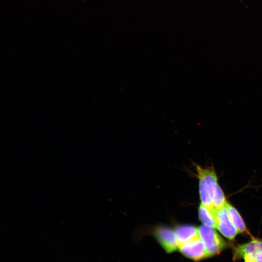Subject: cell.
<instances>
[{
	"instance_id": "6da1fadb",
	"label": "cell",
	"mask_w": 262,
	"mask_h": 262,
	"mask_svg": "<svg viewBox=\"0 0 262 262\" xmlns=\"http://www.w3.org/2000/svg\"><path fill=\"white\" fill-rule=\"evenodd\" d=\"M197 176L199 180V194L201 203L210 209L216 211L212 200L217 187V178L212 168H202L197 165Z\"/></svg>"
},
{
	"instance_id": "7a4b0ae2",
	"label": "cell",
	"mask_w": 262,
	"mask_h": 262,
	"mask_svg": "<svg viewBox=\"0 0 262 262\" xmlns=\"http://www.w3.org/2000/svg\"><path fill=\"white\" fill-rule=\"evenodd\" d=\"M198 229L199 237L203 242L209 257L219 254L229 247L228 243L213 228L203 225Z\"/></svg>"
},
{
	"instance_id": "3957f363",
	"label": "cell",
	"mask_w": 262,
	"mask_h": 262,
	"mask_svg": "<svg viewBox=\"0 0 262 262\" xmlns=\"http://www.w3.org/2000/svg\"><path fill=\"white\" fill-rule=\"evenodd\" d=\"M178 248L185 257L195 261L209 257L205 246L199 237L179 245Z\"/></svg>"
},
{
	"instance_id": "277c9868",
	"label": "cell",
	"mask_w": 262,
	"mask_h": 262,
	"mask_svg": "<svg viewBox=\"0 0 262 262\" xmlns=\"http://www.w3.org/2000/svg\"><path fill=\"white\" fill-rule=\"evenodd\" d=\"M154 235L166 252H174L178 248L175 232L171 229L164 226L157 227L154 229Z\"/></svg>"
},
{
	"instance_id": "5b68a950",
	"label": "cell",
	"mask_w": 262,
	"mask_h": 262,
	"mask_svg": "<svg viewBox=\"0 0 262 262\" xmlns=\"http://www.w3.org/2000/svg\"><path fill=\"white\" fill-rule=\"evenodd\" d=\"M217 228L220 232L226 238L233 241L239 233L229 216L225 205L216 211Z\"/></svg>"
},
{
	"instance_id": "8992f818",
	"label": "cell",
	"mask_w": 262,
	"mask_h": 262,
	"mask_svg": "<svg viewBox=\"0 0 262 262\" xmlns=\"http://www.w3.org/2000/svg\"><path fill=\"white\" fill-rule=\"evenodd\" d=\"M233 252L234 260L243 259L246 255L254 257L256 253H262V239L253 238L246 243L238 245L234 247Z\"/></svg>"
},
{
	"instance_id": "52a82bcc",
	"label": "cell",
	"mask_w": 262,
	"mask_h": 262,
	"mask_svg": "<svg viewBox=\"0 0 262 262\" xmlns=\"http://www.w3.org/2000/svg\"><path fill=\"white\" fill-rule=\"evenodd\" d=\"M175 232L179 245L199 237L198 229L191 225L179 226Z\"/></svg>"
},
{
	"instance_id": "ba28073f",
	"label": "cell",
	"mask_w": 262,
	"mask_h": 262,
	"mask_svg": "<svg viewBox=\"0 0 262 262\" xmlns=\"http://www.w3.org/2000/svg\"><path fill=\"white\" fill-rule=\"evenodd\" d=\"M216 211L212 210L202 203L198 209V216L203 225L213 229L217 228Z\"/></svg>"
},
{
	"instance_id": "9c48e42d",
	"label": "cell",
	"mask_w": 262,
	"mask_h": 262,
	"mask_svg": "<svg viewBox=\"0 0 262 262\" xmlns=\"http://www.w3.org/2000/svg\"><path fill=\"white\" fill-rule=\"evenodd\" d=\"M229 216L233 226L239 233L247 232L243 219L237 210L228 202L225 204Z\"/></svg>"
},
{
	"instance_id": "30bf717a",
	"label": "cell",
	"mask_w": 262,
	"mask_h": 262,
	"mask_svg": "<svg viewBox=\"0 0 262 262\" xmlns=\"http://www.w3.org/2000/svg\"><path fill=\"white\" fill-rule=\"evenodd\" d=\"M244 262H256L255 257L251 255H246L243 258Z\"/></svg>"
},
{
	"instance_id": "8fae6325",
	"label": "cell",
	"mask_w": 262,
	"mask_h": 262,
	"mask_svg": "<svg viewBox=\"0 0 262 262\" xmlns=\"http://www.w3.org/2000/svg\"><path fill=\"white\" fill-rule=\"evenodd\" d=\"M254 257L256 262H262V253H257Z\"/></svg>"
}]
</instances>
